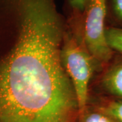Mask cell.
Returning a JSON list of instances; mask_svg holds the SVG:
<instances>
[{
	"label": "cell",
	"instance_id": "1",
	"mask_svg": "<svg viewBox=\"0 0 122 122\" xmlns=\"http://www.w3.org/2000/svg\"><path fill=\"white\" fill-rule=\"evenodd\" d=\"M64 28L54 0H0V122H66L78 108Z\"/></svg>",
	"mask_w": 122,
	"mask_h": 122
},
{
	"label": "cell",
	"instance_id": "2",
	"mask_svg": "<svg viewBox=\"0 0 122 122\" xmlns=\"http://www.w3.org/2000/svg\"><path fill=\"white\" fill-rule=\"evenodd\" d=\"M61 58L73 85L78 109L83 111L87 103L88 84L92 73L90 54L76 39L68 37L62 46Z\"/></svg>",
	"mask_w": 122,
	"mask_h": 122
},
{
	"label": "cell",
	"instance_id": "3",
	"mask_svg": "<svg viewBox=\"0 0 122 122\" xmlns=\"http://www.w3.org/2000/svg\"><path fill=\"white\" fill-rule=\"evenodd\" d=\"M107 9V0H88L85 10V44L90 54L101 63L109 62L113 54L105 37Z\"/></svg>",
	"mask_w": 122,
	"mask_h": 122
},
{
	"label": "cell",
	"instance_id": "4",
	"mask_svg": "<svg viewBox=\"0 0 122 122\" xmlns=\"http://www.w3.org/2000/svg\"><path fill=\"white\" fill-rule=\"evenodd\" d=\"M102 84L109 94L122 98V61L112 66L105 73Z\"/></svg>",
	"mask_w": 122,
	"mask_h": 122
},
{
	"label": "cell",
	"instance_id": "5",
	"mask_svg": "<svg viewBox=\"0 0 122 122\" xmlns=\"http://www.w3.org/2000/svg\"><path fill=\"white\" fill-rule=\"evenodd\" d=\"M105 37L111 50L122 54V28L106 27Z\"/></svg>",
	"mask_w": 122,
	"mask_h": 122
},
{
	"label": "cell",
	"instance_id": "6",
	"mask_svg": "<svg viewBox=\"0 0 122 122\" xmlns=\"http://www.w3.org/2000/svg\"><path fill=\"white\" fill-rule=\"evenodd\" d=\"M103 111L113 122H122V100H113L103 108Z\"/></svg>",
	"mask_w": 122,
	"mask_h": 122
},
{
	"label": "cell",
	"instance_id": "7",
	"mask_svg": "<svg viewBox=\"0 0 122 122\" xmlns=\"http://www.w3.org/2000/svg\"><path fill=\"white\" fill-rule=\"evenodd\" d=\"M110 6L113 18L122 25V0H110Z\"/></svg>",
	"mask_w": 122,
	"mask_h": 122
},
{
	"label": "cell",
	"instance_id": "8",
	"mask_svg": "<svg viewBox=\"0 0 122 122\" xmlns=\"http://www.w3.org/2000/svg\"><path fill=\"white\" fill-rule=\"evenodd\" d=\"M88 0H69L70 6L75 12L83 13L86 10Z\"/></svg>",
	"mask_w": 122,
	"mask_h": 122
},
{
	"label": "cell",
	"instance_id": "9",
	"mask_svg": "<svg viewBox=\"0 0 122 122\" xmlns=\"http://www.w3.org/2000/svg\"><path fill=\"white\" fill-rule=\"evenodd\" d=\"M85 122H113L107 116L102 114L92 113L90 115Z\"/></svg>",
	"mask_w": 122,
	"mask_h": 122
}]
</instances>
